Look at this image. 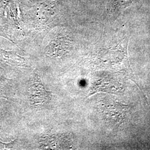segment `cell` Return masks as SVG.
<instances>
[{
  "mask_svg": "<svg viewBox=\"0 0 150 150\" xmlns=\"http://www.w3.org/2000/svg\"><path fill=\"white\" fill-rule=\"evenodd\" d=\"M28 92L30 101L35 105H46L50 101L52 98L51 92L45 89L38 75L33 78Z\"/></svg>",
  "mask_w": 150,
  "mask_h": 150,
  "instance_id": "cell-1",
  "label": "cell"
},
{
  "mask_svg": "<svg viewBox=\"0 0 150 150\" xmlns=\"http://www.w3.org/2000/svg\"><path fill=\"white\" fill-rule=\"evenodd\" d=\"M70 41L66 38H59L53 41L50 46L49 52L55 57H59L63 55L69 47Z\"/></svg>",
  "mask_w": 150,
  "mask_h": 150,
  "instance_id": "cell-2",
  "label": "cell"
},
{
  "mask_svg": "<svg viewBox=\"0 0 150 150\" xmlns=\"http://www.w3.org/2000/svg\"><path fill=\"white\" fill-rule=\"evenodd\" d=\"M137 0H110L109 9L112 15L120 13L125 8L136 2Z\"/></svg>",
  "mask_w": 150,
  "mask_h": 150,
  "instance_id": "cell-3",
  "label": "cell"
}]
</instances>
